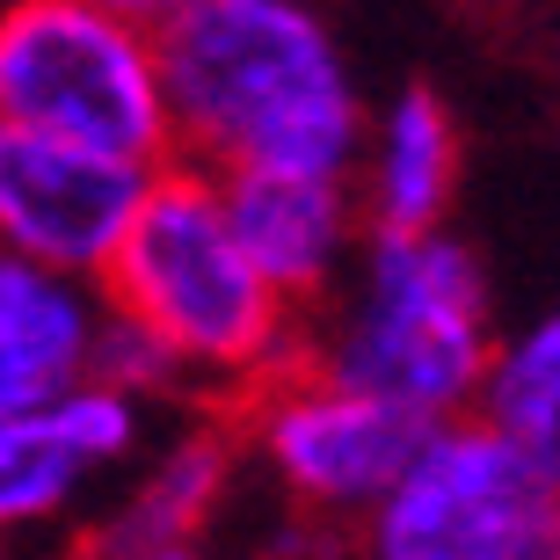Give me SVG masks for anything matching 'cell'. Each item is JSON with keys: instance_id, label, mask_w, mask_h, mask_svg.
I'll use <instances>...</instances> for the list:
<instances>
[{"instance_id": "obj_15", "label": "cell", "mask_w": 560, "mask_h": 560, "mask_svg": "<svg viewBox=\"0 0 560 560\" xmlns=\"http://www.w3.org/2000/svg\"><path fill=\"white\" fill-rule=\"evenodd\" d=\"M59 560H205L197 539H103V532H81Z\"/></svg>"}, {"instance_id": "obj_1", "label": "cell", "mask_w": 560, "mask_h": 560, "mask_svg": "<svg viewBox=\"0 0 560 560\" xmlns=\"http://www.w3.org/2000/svg\"><path fill=\"white\" fill-rule=\"evenodd\" d=\"M167 161L205 175L313 167L350 175L364 88L313 0H197L153 22Z\"/></svg>"}, {"instance_id": "obj_7", "label": "cell", "mask_w": 560, "mask_h": 560, "mask_svg": "<svg viewBox=\"0 0 560 560\" xmlns=\"http://www.w3.org/2000/svg\"><path fill=\"white\" fill-rule=\"evenodd\" d=\"M161 416L167 408L109 378H73L66 394L0 416V539L44 546L81 524L95 488H109L145 452Z\"/></svg>"}, {"instance_id": "obj_12", "label": "cell", "mask_w": 560, "mask_h": 560, "mask_svg": "<svg viewBox=\"0 0 560 560\" xmlns=\"http://www.w3.org/2000/svg\"><path fill=\"white\" fill-rule=\"evenodd\" d=\"M95 320H103V291L88 277L0 255V416H22L88 378Z\"/></svg>"}, {"instance_id": "obj_14", "label": "cell", "mask_w": 560, "mask_h": 560, "mask_svg": "<svg viewBox=\"0 0 560 560\" xmlns=\"http://www.w3.org/2000/svg\"><path fill=\"white\" fill-rule=\"evenodd\" d=\"M88 378H109V386H125V394L153 400V408H197L189 400V378L183 364L153 342V335L139 328V320H125V313H109L95 320V350H88Z\"/></svg>"}, {"instance_id": "obj_4", "label": "cell", "mask_w": 560, "mask_h": 560, "mask_svg": "<svg viewBox=\"0 0 560 560\" xmlns=\"http://www.w3.org/2000/svg\"><path fill=\"white\" fill-rule=\"evenodd\" d=\"M0 125L167 161V103L153 30L103 0H0Z\"/></svg>"}, {"instance_id": "obj_10", "label": "cell", "mask_w": 560, "mask_h": 560, "mask_svg": "<svg viewBox=\"0 0 560 560\" xmlns=\"http://www.w3.org/2000/svg\"><path fill=\"white\" fill-rule=\"evenodd\" d=\"M241 436L226 408H167L145 452L117 474V502L88 532L103 539H205L241 488Z\"/></svg>"}, {"instance_id": "obj_13", "label": "cell", "mask_w": 560, "mask_h": 560, "mask_svg": "<svg viewBox=\"0 0 560 560\" xmlns=\"http://www.w3.org/2000/svg\"><path fill=\"white\" fill-rule=\"evenodd\" d=\"M466 416L517 436L524 452L560 458V320L553 313L524 320V328H495Z\"/></svg>"}, {"instance_id": "obj_11", "label": "cell", "mask_w": 560, "mask_h": 560, "mask_svg": "<svg viewBox=\"0 0 560 560\" xmlns=\"http://www.w3.org/2000/svg\"><path fill=\"white\" fill-rule=\"evenodd\" d=\"M458 175H466V139L436 88H400L386 109H364V139L350 161L364 233L452 226Z\"/></svg>"}, {"instance_id": "obj_17", "label": "cell", "mask_w": 560, "mask_h": 560, "mask_svg": "<svg viewBox=\"0 0 560 560\" xmlns=\"http://www.w3.org/2000/svg\"><path fill=\"white\" fill-rule=\"evenodd\" d=\"M0 560H22V546H15V539H0Z\"/></svg>"}, {"instance_id": "obj_9", "label": "cell", "mask_w": 560, "mask_h": 560, "mask_svg": "<svg viewBox=\"0 0 560 560\" xmlns=\"http://www.w3.org/2000/svg\"><path fill=\"white\" fill-rule=\"evenodd\" d=\"M219 205L262 284L284 306L313 313L342 284L357 241H364V211H357L350 175H313V167H233L219 175Z\"/></svg>"}, {"instance_id": "obj_2", "label": "cell", "mask_w": 560, "mask_h": 560, "mask_svg": "<svg viewBox=\"0 0 560 560\" xmlns=\"http://www.w3.org/2000/svg\"><path fill=\"white\" fill-rule=\"evenodd\" d=\"M109 313L139 320L189 378L197 408L233 400L277 378L306 342V313L284 306L255 270L219 205V175L189 161L145 167L125 241L95 277Z\"/></svg>"}, {"instance_id": "obj_5", "label": "cell", "mask_w": 560, "mask_h": 560, "mask_svg": "<svg viewBox=\"0 0 560 560\" xmlns=\"http://www.w3.org/2000/svg\"><path fill=\"white\" fill-rule=\"evenodd\" d=\"M357 532L364 560H560V458L480 416H444Z\"/></svg>"}, {"instance_id": "obj_3", "label": "cell", "mask_w": 560, "mask_h": 560, "mask_svg": "<svg viewBox=\"0 0 560 560\" xmlns=\"http://www.w3.org/2000/svg\"><path fill=\"white\" fill-rule=\"evenodd\" d=\"M495 342V291L452 226L364 233L342 284L306 313L299 357L394 400L422 430L466 416Z\"/></svg>"}, {"instance_id": "obj_6", "label": "cell", "mask_w": 560, "mask_h": 560, "mask_svg": "<svg viewBox=\"0 0 560 560\" xmlns=\"http://www.w3.org/2000/svg\"><path fill=\"white\" fill-rule=\"evenodd\" d=\"M226 416L241 436V458L262 466V480L284 495L291 517L335 524V532H350L394 488L422 436V422L400 416L394 400L364 394L306 357H291L277 378L248 386Z\"/></svg>"}, {"instance_id": "obj_8", "label": "cell", "mask_w": 560, "mask_h": 560, "mask_svg": "<svg viewBox=\"0 0 560 560\" xmlns=\"http://www.w3.org/2000/svg\"><path fill=\"white\" fill-rule=\"evenodd\" d=\"M145 189L139 161L51 139L30 125H0V255L59 277H103Z\"/></svg>"}, {"instance_id": "obj_16", "label": "cell", "mask_w": 560, "mask_h": 560, "mask_svg": "<svg viewBox=\"0 0 560 560\" xmlns=\"http://www.w3.org/2000/svg\"><path fill=\"white\" fill-rule=\"evenodd\" d=\"M103 8H117V15H131V22H167V15H183V8H197V0H103Z\"/></svg>"}]
</instances>
